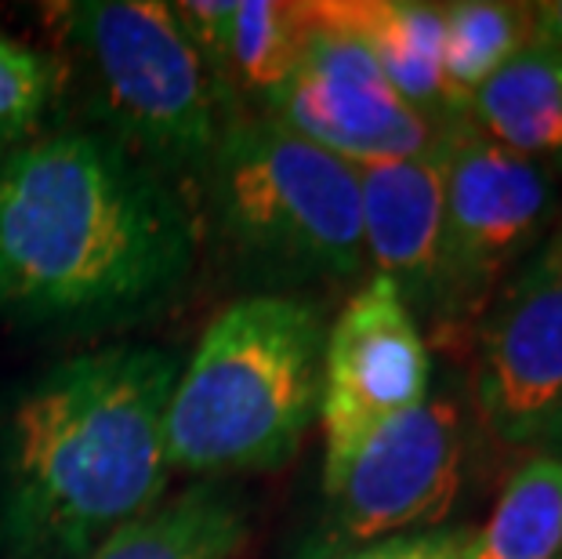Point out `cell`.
<instances>
[{
	"label": "cell",
	"mask_w": 562,
	"mask_h": 559,
	"mask_svg": "<svg viewBox=\"0 0 562 559\" xmlns=\"http://www.w3.org/2000/svg\"><path fill=\"white\" fill-rule=\"evenodd\" d=\"M411 538H414V534H403V538H385V541L363 545V549H352V552L334 556V559H403L406 549H411Z\"/></svg>",
	"instance_id": "44dd1931"
},
{
	"label": "cell",
	"mask_w": 562,
	"mask_h": 559,
	"mask_svg": "<svg viewBox=\"0 0 562 559\" xmlns=\"http://www.w3.org/2000/svg\"><path fill=\"white\" fill-rule=\"evenodd\" d=\"M461 466L464 433L450 400H425L385 422L323 487L330 513L319 552L345 556L439 523L461 491Z\"/></svg>",
	"instance_id": "ba28073f"
},
{
	"label": "cell",
	"mask_w": 562,
	"mask_h": 559,
	"mask_svg": "<svg viewBox=\"0 0 562 559\" xmlns=\"http://www.w3.org/2000/svg\"><path fill=\"white\" fill-rule=\"evenodd\" d=\"M200 247L186 186L91 127L0 160V309L26 327H99L182 288Z\"/></svg>",
	"instance_id": "6da1fadb"
},
{
	"label": "cell",
	"mask_w": 562,
	"mask_h": 559,
	"mask_svg": "<svg viewBox=\"0 0 562 559\" xmlns=\"http://www.w3.org/2000/svg\"><path fill=\"white\" fill-rule=\"evenodd\" d=\"M555 171L458 124L447 138L442 258L432 327L480 320L501 283L548 241L555 219Z\"/></svg>",
	"instance_id": "8992f818"
},
{
	"label": "cell",
	"mask_w": 562,
	"mask_h": 559,
	"mask_svg": "<svg viewBox=\"0 0 562 559\" xmlns=\"http://www.w3.org/2000/svg\"><path fill=\"white\" fill-rule=\"evenodd\" d=\"M475 135L530 160L562 153V55L530 41L472 94L464 113Z\"/></svg>",
	"instance_id": "9a60e30c"
},
{
	"label": "cell",
	"mask_w": 562,
	"mask_h": 559,
	"mask_svg": "<svg viewBox=\"0 0 562 559\" xmlns=\"http://www.w3.org/2000/svg\"><path fill=\"white\" fill-rule=\"evenodd\" d=\"M91 131L175 182L203 178L229 110L171 4L77 0L55 8Z\"/></svg>",
	"instance_id": "5b68a950"
},
{
	"label": "cell",
	"mask_w": 562,
	"mask_h": 559,
	"mask_svg": "<svg viewBox=\"0 0 562 559\" xmlns=\"http://www.w3.org/2000/svg\"><path fill=\"white\" fill-rule=\"evenodd\" d=\"M472 396L486 429L544 447L562 418V225L501 283L475 327Z\"/></svg>",
	"instance_id": "9c48e42d"
},
{
	"label": "cell",
	"mask_w": 562,
	"mask_h": 559,
	"mask_svg": "<svg viewBox=\"0 0 562 559\" xmlns=\"http://www.w3.org/2000/svg\"><path fill=\"white\" fill-rule=\"evenodd\" d=\"M544 447H552V458L562 461V418H559V425L552 429V436H548V444H544Z\"/></svg>",
	"instance_id": "7402d4cb"
},
{
	"label": "cell",
	"mask_w": 562,
	"mask_h": 559,
	"mask_svg": "<svg viewBox=\"0 0 562 559\" xmlns=\"http://www.w3.org/2000/svg\"><path fill=\"white\" fill-rule=\"evenodd\" d=\"M58 91V63L0 33V146L41 124Z\"/></svg>",
	"instance_id": "ac0fdd59"
},
{
	"label": "cell",
	"mask_w": 562,
	"mask_h": 559,
	"mask_svg": "<svg viewBox=\"0 0 562 559\" xmlns=\"http://www.w3.org/2000/svg\"><path fill=\"white\" fill-rule=\"evenodd\" d=\"M530 41L533 4H501V0L442 4V77L461 113H469L472 94Z\"/></svg>",
	"instance_id": "e0dca14e"
},
{
	"label": "cell",
	"mask_w": 562,
	"mask_h": 559,
	"mask_svg": "<svg viewBox=\"0 0 562 559\" xmlns=\"http://www.w3.org/2000/svg\"><path fill=\"white\" fill-rule=\"evenodd\" d=\"M323 313L297 294H247L200 335L167 403L171 472L229 480L283 469L319 418Z\"/></svg>",
	"instance_id": "3957f363"
},
{
	"label": "cell",
	"mask_w": 562,
	"mask_h": 559,
	"mask_svg": "<svg viewBox=\"0 0 562 559\" xmlns=\"http://www.w3.org/2000/svg\"><path fill=\"white\" fill-rule=\"evenodd\" d=\"M266 116L352 168L428 157L450 135L389 88L370 47L323 4H305L302 63Z\"/></svg>",
	"instance_id": "52a82bcc"
},
{
	"label": "cell",
	"mask_w": 562,
	"mask_h": 559,
	"mask_svg": "<svg viewBox=\"0 0 562 559\" xmlns=\"http://www.w3.org/2000/svg\"><path fill=\"white\" fill-rule=\"evenodd\" d=\"M469 530H422L411 538L403 559H461V545Z\"/></svg>",
	"instance_id": "d6986e66"
},
{
	"label": "cell",
	"mask_w": 562,
	"mask_h": 559,
	"mask_svg": "<svg viewBox=\"0 0 562 559\" xmlns=\"http://www.w3.org/2000/svg\"><path fill=\"white\" fill-rule=\"evenodd\" d=\"M533 41H541L562 55V0L533 4Z\"/></svg>",
	"instance_id": "ffe728a7"
},
{
	"label": "cell",
	"mask_w": 562,
	"mask_h": 559,
	"mask_svg": "<svg viewBox=\"0 0 562 559\" xmlns=\"http://www.w3.org/2000/svg\"><path fill=\"white\" fill-rule=\"evenodd\" d=\"M356 178H360L363 255L374 266V277L396 283L406 309L432 324L442 258L447 142L428 157L363 164L356 168Z\"/></svg>",
	"instance_id": "8fae6325"
},
{
	"label": "cell",
	"mask_w": 562,
	"mask_h": 559,
	"mask_svg": "<svg viewBox=\"0 0 562 559\" xmlns=\"http://www.w3.org/2000/svg\"><path fill=\"white\" fill-rule=\"evenodd\" d=\"M461 559H562V461L526 458L490 519L464 534Z\"/></svg>",
	"instance_id": "2e32d148"
},
{
	"label": "cell",
	"mask_w": 562,
	"mask_h": 559,
	"mask_svg": "<svg viewBox=\"0 0 562 559\" xmlns=\"http://www.w3.org/2000/svg\"><path fill=\"white\" fill-rule=\"evenodd\" d=\"M250 538V502L225 480H196L124 523L83 559H236Z\"/></svg>",
	"instance_id": "5bb4252c"
},
{
	"label": "cell",
	"mask_w": 562,
	"mask_h": 559,
	"mask_svg": "<svg viewBox=\"0 0 562 559\" xmlns=\"http://www.w3.org/2000/svg\"><path fill=\"white\" fill-rule=\"evenodd\" d=\"M171 8L203 66L211 69L229 113H244V102H258L266 113L302 63L305 4L186 0Z\"/></svg>",
	"instance_id": "7c38bea8"
},
{
	"label": "cell",
	"mask_w": 562,
	"mask_h": 559,
	"mask_svg": "<svg viewBox=\"0 0 562 559\" xmlns=\"http://www.w3.org/2000/svg\"><path fill=\"white\" fill-rule=\"evenodd\" d=\"M178 360L105 345L47 367L0 407V552L83 559L164 502Z\"/></svg>",
	"instance_id": "7a4b0ae2"
},
{
	"label": "cell",
	"mask_w": 562,
	"mask_h": 559,
	"mask_svg": "<svg viewBox=\"0 0 562 559\" xmlns=\"http://www.w3.org/2000/svg\"><path fill=\"white\" fill-rule=\"evenodd\" d=\"M323 11L352 30L389 88L406 105L428 116L439 127H458L464 121L461 105L442 77V8L417 4V0H338L323 4Z\"/></svg>",
	"instance_id": "4fadbf2b"
},
{
	"label": "cell",
	"mask_w": 562,
	"mask_h": 559,
	"mask_svg": "<svg viewBox=\"0 0 562 559\" xmlns=\"http://www.w3.org/2000/svg\"><path fill=\"white\" fill-rule=\"evenodd\" d=\"M214 247L261 294L360 277L363 219L352 164L266 113H229L200 178Z\"/></svg>",
	"instance_id": "277c9868"
},
{
	"label": "cell",
	"mask_w": 562,
	"mask_h": 559,
	"mask_svg": "<svg viewBox=\"0 0 562 559\" xmlns=\"http://www.w3.org/2000/svg\"><path fill=\"white\" fill-rule=\"evenodd\" d=\"M432 356L400 288L370 277L352 294L323 345V487L381 425L428 400Z\"/></svg>",
	"instance_id": "30bf717a"
}]
</instances>
